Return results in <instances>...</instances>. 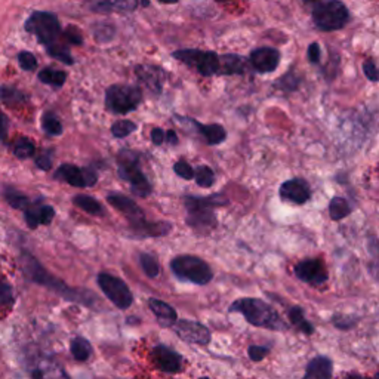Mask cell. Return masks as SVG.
I'll return each mask as SVG.
<instances>
[{
  "mask_svg": "<svg viewBox=\"0 0 379 379\" xmlns=\"http://www.w3.org/2000/svg\"><path fill=\"white\" fill-rule=\"evenodd\" d=\"M39 79L43 83L54 85V86H63L66 79H67V74L61 70H56V68H44L39 73Z\"/></svg>",
  "mask_w": 379,
  "mask_h": 379,
  "instance_id": "obj_27",
  "label": "cell"
},
{
  "mask_svg": "<svg viewBox=\"0 0 379 379\" xmlns=\"http://www.w3.org/2000/svg\"><path fill=\"white\" fill-rule=\"evenodd\" d=\"M119 175L131 186V190L138 197H148L153 191L150 181L138 166V155L132 151H122L119 157Z\"/></svg>",
  "mask_w": 379,
  "mask_h": 379,
  "instance_id": "obj_7",
  "label": "cell"
},
{
  "mask_svg": "<svg viewBox=\"0 0 379 379\" xmlns=\"http://www.w3.org/2000/svg\"><path fill=\"white\" fill-rule=\"evenodd\" d=\"M295 276L304 283H308L311 286H320L327 282L329 275L325 264L320 260L315 258H308V260L299 261L295 268Z\"/></svg>",
  "mask_w": 379,
  "mask_h": 379,
  "instance_id": "obj_12",
  "label": "cell"
},
{
  "mask_svg": "<svg viewBox=\"0 0 379 379\" xmlns=\"http://www.w3.org/2000/svg\"><path fill=\"white\" fill-rule=\"evenodd\" d=\"M13 301L12 289L8 284L0 283V306H8Z\"/></svg>",
  "mask_w": 379,
  "mask_h": 379,
  "instance_id": "obj_42",
  "label": "cell"
},
{
  "mask_svg": "<svg viewBox=\"0 0 379 379\" xmlns=\"http://www.w3.org/2000/svg\"><path fill=\"white\" fill-rule=\"evenodd\" d=\"M6 200L8 203L15 207V209H27L28 207V199L24 194H20L15 190H8L6 191Z\"/></svg>",
  "mask_w": 379,
  "mask_h": 379,
  "instance_id": "obj_34",
  "label": "cell"
},
{
  "mask_svg": "<svg viewBox=\"0 0 379 379\" xmlns=\"http://www.w3.org/2000/svg\"><path fill=\"white\" fill-rule=\"evenodd\" d=\"M351 205L345 197L335 195L332 197V200L329 202V215L333 221H341L345 219L347 217H350L351 214Z\"/></svg>",
  "mask_w": 379,
  "mask_h": 379,
  "instance_id": "obj_24",
  "label": "cell"
},
{
  "mask_svg": "<svg viewBox=\"0 0 379 379\" xmlns=\"http://www.w3.org/2000/svg\"><path fill=\"white\" fill-rule=\"evenodd\" d=\"M140 264L144 270L145 275L151 279H155L159 276V272H160V265L157 263L156 258L153 255H150V253H141L140 255Z\"/></svg>",
  "mask_w": 379,
  "mask_h": 379,
  "instance_id": "obj_30",
  "label": "cell"
},
{
  "mask_svg": "<svg viewBox=\"0 0 379 379\" xmlns=\"http://www.w3.org/2000/svg\"><path fill=\"white\" fill-rule=\"evenodd\" d=\"M8 128H9V120H8V117L4 114V112L0 110V138H2V140H6Z\"/></svg>",
  "mask_w": 379,
  "mask_h": 379,
  "instance_id": "obj_48",
  "label": "cell"
},
{
  "mask_svg": "<svg viewBox=\"0 0 379 379\" xmlns=\"http://www.w3.org/2000/svg\"><path fill=\"white\" fill-rule=\"evenodd\" d=\"M0 98H2L5 102L11 104V102H18V101H23L24 100V95L21 92H18V90L15 89H11V88H2L0 89Z\"/></svg>",
  "mask_w": 379,
  "mask_h": 379,
  "instance_id": "obj_40",
  "label": "cell"
},
{
  "mask_svg": "<svg viewBox=\"0 0 379 379\" xmlns=\"http://www.w3.org/2000/svg\"><path fill=\"white\" fill-rule=\"evenodd\" d=\"M143 92L138 86L113 85L105 92V105L114 114H126L141 104Z\"/></svg>",
  "mask_w": 379,
  "mask_h": 379,
  "instance_id": "obj_8",
  "label": "cell"
},
{
  "mask_svg": "<svg viewBox=\"0 0 379 379\" xmlns=\"http://www.w3.org/2000/svg\"><path fill=\"white\" fill-rule=\"evenodd\" d=\"M270 354V347H267V345H256V344H253V345H251L249 348H248V356H249V359L252 360V361H263L267 356Z\"/></svg>",
  "mask_w": 379,
  "mask_h": 379,
  "instance_id": "obj_37",
  "label": "cell"
},
{
  "mask_svg": "<svg viewBox=\"0 0 379 379\" xmlns=\"http://www.w3.org/2000/svg\"><path fill=\"white\" fill-rule=\"evenodd\" d=\"M183 200L187 210L186 222L199 236H207L217 229L218 218L215 210L230 203V200L219 193L210 195H184Z\"/></svg>",
  "mask_w": 379,
  "mask_h": 379,
  "instance_id": "obj_1",
  "label": "cell"
},
{
  "mask_svg": "<svg viewBox=\"0 0 379 379\" xmlns=\"http://www.w3.org/2000/svg\"><path fill=\"white\" fill-rule=\"evenodd\" d=\"M64 37H66L68 42L74 43V44H80V43H82V36H80V33L78 32V28H74V27H68V28H67V32H66Z\"/></svg>",
  "mask_w": 379,
  "mask_h": 379,
  "instance_id": "obj_46",
  "label": "cell"
},
{
  "mask_svg": "<svg viewBox=\"0 0 379 379\" xmlns=\"http://www.w3.org/2000/svg\"><path fill=\"white\" fill-rule=\"evenodd\" d=\"M188 122L197 129L207 145H219L227 140V131L222 125L212 124V125H203L191 117H186Z\"/></svg>",
  "mask_w": 379,
  "mask_h": 379,
  "instance_id": "obj_19",
  "label": "cell"
},
{
  "mask_svg": "<svg viewBox=\"0 0 379 379\" xmlns=\"http://www.w3.org/2000/svg\"><path fill=\"white\" fill-rule=\"evenodd\" d=\"M42 125H43V129L44 132H47L48 135H59L63 132V125L61 122H59L58 117L54 114V113H47L43 116L42 119Z\"/></svg>",
  "mask_w": 379,
  "mask_h": 379,
  "instance_id": "obj_32",
  "label": "cell"
},
{
  "mask_svg": "<svg viewBox=\"0 0 379 379\" xmlns=\"http://www.w3.org/2000/svg\"><path fill=\"white\" fill-rule=\"evenodd\" d=\"M350 21V12L341 0L317 4L313 11V23L322 32H337Z\"/></svg>",
  "mask_w": 379,
  "mask_h": 379,
  "instance_id": "obj_6",
  "label": "cell"
},
{
  "mask_svg": "<svg viewBox=\"0 0 379 379\" xmlns=\"http://www.w3.org/2000/svg\"><path fill=\"white\" fill-rule=\"evenodd\" d=\"M221 68L219 76H234V74H245L246 71V59L236 54L221 55Z\"/></svg>",
  "mask_w": 379,
  "mask_h": 379,
  "instance_id": "obj_22",
  "label": "cell"
},
{
  "mask_svg": "<svg viewBox=\"0 0 379 379\" xmlns=\"http://www.w3.org/2000/svg\"><path fill=\"white\" fill-rule=\"evenodd\" d=\"M36 164H37V168L42 169V171H48L51 168V164H52V157L49 153H44L42 156H39L36 159Z\"/></svg>",
  "mask_w": 379,
  "mask_h": 379,
  "instance_id": "obj_45",
  "label": "cell"
},
{
  "mask_svg": "<svg viewBox=\"0 0 379 379\" xmlns=\"http://www.w3.org/2000/svg\"><path fill=\"white\" fill-rule=\"evenodd\" d=\"M249 63L252 68L260 73V74H267L276 71L279 64H280V52L275 48H258L251 52Z\"/></svg>",
  "mask_w": 379,
  "mask_h": 379,
  "instance_id": "obj_15",
  "label": "cell"
},
{
  "mask_svg": "<svg viewBox=\"0 0 379 379\" xmlns=\"http://www.w3.org/2000/svg\"><path fill=\"white\" fill-rule=\"evenodd\" d=\"M194 179H195V184L199 187L210 188L212 186L215 184L217 178H215V172L212 171L209 166L200 164L194 169Z\"/></svg>",
  "mask_w": 379,
  "mask_h": 379,
  "instance_id": "obj_25",
  "label": "cell"
},
{
  "mask_svg": "<svg viewBox=\"0 0 379 379\" xmlns=\"http://www.w3.org/2000/svg\"><path fill=\"white\" fill-rule=\"evenodd\" d=\"M333 376V363L327 356L314 357L306 368L304 379H330Z\"/></svg>",
  "mask_w": 379,
  "mask_h": 379,
  "instance_id": "obj_21",
  "label": "cell"
},
{
  "mask_svg": "<svg viewBox=\"0 0 379 379\" xmlns=\"http://www.w3.org/2000/svg\"><path fill=\"white\" fill-rule=\"evenodd\" d=\"M172 327L176 333V337L187 344L207 345L212 341L210 330L199 322L187 320V318H184V320H179L178 318Z\"/></svg>",
  "mask_w": 379,
  "mask_h": 379,
  "instance_id": "obj_11",
  "label": "cell"
},
{
  "mask_svg": "<svg viewBox=\"0 0 379 379\" xmlns=\"http://www.w3.org/2000/svg\"><path fill=\"white\" fill-rule=\"evenodd\" d=\"M151 356H153V361L157 369L164 373H178L183 371V356L169 347L157 345L153 348Z\"/></svg>",
  "mask_w": 379,
  "mask_h": 379,
  "instance_id": "obj_14",
  "label": "cell"
},
{
  "mask_svg": "<svg viewBox=\"0 0 379 379\" xmlns=\"http://www.w3.org/2000/svg\"><path fill=\"white\" fill-rule=\"evenodd\" d=\"M148 307L156 315L159 325H162L163 327H172L175 325V322L178 320V313L175 311V308L169 304H166L164 301L150 298Z\"/></svg>",
  "mask_w": 379,
  "mask_h": 379,
  "instance_id": "obj_20",
  "label": "cell"
},
{
  "mask_svg": "<svg viewBox=\"0 0 379 379\" xmlns=\"http://www.w3.org/2000/svg\"><path fill=\"white\" fill-rule=\"evenodd\" d=\"M135 129H136V125L131 122V120H119V122H116L112 126V132L116 138H125V136L131 135Z\"/></svg>",
  "mask_w": 379,
  "mask_h": 379,
  "instance_id": "obj_33",
  "label": "cell"
},
{
  "mask_svg": "<svg viewBox=\"0 0 379 379\" xmlns=\"http://www.w3.org/2000/svg\"><path fill=\"white\" fill-rule=\"evenodd\" d=\"M287 317H289V320H291V326L295 327L298 332L306 333V335L308 337L315 332L314 326L307 320L304 308L302 307L299 306L291 307L289 310H287Z\"/></svg>",
  "mask_w": 379,
  "mask_h": 379,
  "instance_id": "obj_23",
  "label": "cell"
},
{
  "mask_svg": "<svg viewBox=\"0 0 379 379\" xmlns=\"http://www.w3.org/2000/svg\"><path fill=\"white\" fill-rule=\"evenodd\" d=\"M25 30L28 33L35 35L40 43L47 47V51L64 61L66 64H73V58L67 52V49L63 47L61 42V27H59V21L54 13L49 12H35L32 13L25 23Z\"/></svg>",
  "mask_w": 379,
  "mask_h": 379,
  "instance_id": "obj_2",
  "label": "cell"
},
{
  "mask_svg": "<svg viewBox=\"0 0 379 379\" xmlns=\"http://www.w3.org/2000/svg\"><path fill=\"white\" fill-rule=\"evenodd\" d=\"M18 61H20V66L21 68L27 70V71H32L37 67V61H36V58L33 54H30V52H21L18 55Z\"/></svg>",
  "mask_w": 379,
  "mask_h": 379,
  "instance_id": "obj_41",
  "label": "cell"
},
{
  "mask_svg": "<svg viewBox=\"0 0 379 379\" xmlns=\"http://www.w3.org/2000/svg\"><path fill=\"white\" fill-rule=\"evenodd\" d=\"M363 73H365L371 82H379V67L373 59H366V61L363 63Z\"/></svg>",
  "mask_w": 379,
  "mask_h": 379,
  "instance_id": "obj_39",
  "label": "cell"
},
{
  "mask_svg": "<svg viewBox=\"0 0 379 379\" xmlns=\"http://www.w3.org/2000/svg\"><path fill=\"white\" fill-rule=\"evenodd\" d=\"M151 141H153L155 145H162L166 141V132L160 128H155L151 131Z\"/></svg>",
  "mask_w": 379,
  "mask_h": 379,
  "instance_id": "obj_47",
  "label": "cell"
},
{
  "mask_svg": "<svg viewBox=\"0 0 379 379\" xmlns=\"http://www.w3.org/2000/svg\"><path fill=\"white\" fill-rule=\"evenodd\" d=\"M107 202L128 218L135 233L141 237H160L171 233L172 224L169 222H148L144 218L143 209L124 194H110Z\"/></svg>",
  "mask_w": 379,
  "mask_h": 379,
  "instance_id": "obj_4",
  "label": "cell"
},
{
  "mask_svg": "<svg viewBox=\"0 0 379 379\" xmlns=\"http://www.w3.org/2000/svg\"><path fill=\"white\" fill-rule=\"evenodd\" d=\"M179 63L186 64L190 68H194L203 78H212L218 76L221 68V58L217 52L200 51V49H181L172 54Z\"/></svg>",
  "mask_w": 379,
  "mask_h": 379,
  "instance_id": "obj_9",
  "label": "cell"
},
{
  "mask_svg": "<svg viewBox=\"0 0 379 379\" xmlns=\"http://www.w3.org/2000/svg\"><path fill=\"white\" fill-rule=\"evenodd\" d=\"M15 156L20 159H27L32 157L35 155V145L30 143L28 140H20L17 144H15Z\"/></svg>",
  "mask_w": 379,
  "mask_h": 379,
  "instance_id": "obj_36",
  "label": "cell"
},
{
  "mask_svg": "<svg viewBox=\"0 0 379 379\" xmlns=\"http://www.w3.org/2000/svg\"><path fill=\"white\" fill-rule=\"evenodd\" d=\"M166 143H169L171 145H176L178 144V135L175 131H168L166 132Z\"/></svg>",
  "mask_w": 379,
  "mask_h": 379,
  "instance_id": "obj_49",
  "label": "cell"
},
{
  "mask_svg": "<svg viewBox=\"0 0 379 379\" xmlns=\"http://www.w3.org/2000/svg\"><path fill=\"white\" fill-rule=\"evenodd\" d=\"M301 85V78L299 76L292 70L287 71L283 78H280L277 82H276V86L283 90V92H294V90H296Z\"/></svg>",
  "mask_w": 379,
  "mask_h": 379,
  "instance_id": "obj_29",
  "label": "cell"
},
{
  "mask_svg": "<svg viewBox=\"0 0 379 379\" xmlns=\"http://www.w3.org/2000/svg\"><path fill=\"white\" fill-rule=\"evenodd\" d=\"M28 258V260H27V263H25V275L30 277V279H32V280H35V282H37V283H42V284H44V286H49V287H52V289H55V291H64V286H63V283L61 282H58L56 279H54L51 275H48V272L47 271H44L39 264H37V261L36 260H33V258H30V256H27Z\"/></svg>",
  "mask_w": 379,
  "mask_h": 379,
  "instance_id": "obj_18",
  "label": "cell"
},
{
  "mask_svg": "<svg viewBox=\"0 0 379 379\" xmlns=\"http://www.w3.org/2000/svg\"><path fill=\"white\" fill-rule=\"evenodd\" d=\"M73 202H74L76 206L83 209L85 212H88V214H90V215H102L104 214L102 206L94 199V197L80 194V195H76Z\"/></svg>",
  "mask_w": 379,
  "mask_h": 379,
  "instance_id": "obj_26",
  "label": "cell"
},
{
  "mask_svg": "<svg viewBox=\"0 0 379 379\" xmlns=\"http://www.w3.org/2000/svg\"><path fill=\"white\" fill-rule=\"evenodd\" d=\"M71 354L76 360L85 361L92 354V348H90V344L86 339L74 338L71 341Z\"/></svg>",
  "mask_w": 379,
  "mask_h": 379,
  "instance_id": "obj_28",
  "label": "cell"
},
{
  "mask_svg": "<svg viewBox=\"0 0 379 379\" xmlns=\"http://www.w3.org/2000/svg\"><path fill=\"white\" fill-rule=\"evenodd\" d=\"M55 217V210L52 206H40V224L48 225Z\"/></svg>",
  "mask_w": 379,
  "mask_h": 379,
  "instance_id": "obj_44",
  "label": "cell"
},
{
  "mask_svg": "<svg viewBox=\"0 0 379 379\" xmlns=\"http://www.w3.org/2000/svg\"><path fill=\"white\" fill-rule=\"evenodd\" d=\"M98 284L104 295L107 296L117 308L126 310L132 306L133 296L124 280L107 275V272H102V275L98 276Z\"/></svg>",
  "mask_w": 379,
  "mask_h": 379,
  "instance_id": "obj_10",
  "label": "cell"
},
{
  "mask_svg": "<svg viewBox=\"0 0 379 379\" xmlns=\"http://www.w3.org/2000/svg\"><path fill=\"white\" fill-rule=\"evenodd\" d=\"M229 313H239L246 318V322L255 327H263L275 332L289 330L283 317L264 299L260 298H240L231 302Z\"/></svg>",
  "mask_w": 379,
  "mask_h": 379,
  "instance_id": "obj_3",
  "label": "cell"
},
{
  "mask_svg": "<svg viewBox=\"0 0 379 379\" xmlns=\"http://www.w3.org/2000/svg\"><path fill=\"white\" fill-rule=\"evenodd\" d=\"M171 270L178 280L197 286H205L214 280V271L210 265L195 255L175 256L171 261Z\"/></svg>",
  "mask_w": 379,
  "mask_h": 379,
  "instance_id": "obj_5",
  "label": "cell"
},
{
  "mask_svg": "<svg viewBox=\"0 0 379 379\" xmlns=\"http://www.w3.org/2000/svg\"><path fill=\"white\" fill-rule=\"evenodd\" d=\"M174 172L179 176V178H183L186 181H191L194 179V169H193V166L186 162V160H178L175 164H174Z\"/></svg>",
  "mask_w": 379,
  "mask_h": 379,
  "instance_id": "obj_35",
  "label": "cell"
},
{
  "mask_svg": "<svg viewBox=\"0 0 379 379\" xmlns=\"http://www.w3.org/2000/svg\"><path fill=\"white\" fill-rule=\"evenodd\" d=\"M279 195L283 202L306 205L311 199V188L304 178H292L280 186Z\"/></svg>",
  "mask_w": 379,
  "mask_h": 379,
  "instance_id": "obj_13",
  "label": "cell"
},
{
  "mask_svg": "<svg viewBox=\"0 0 379 379\" xmlns=\"http://www.w3.org/2000/svg\"><path fill=\"white\" fill-rule=\"evenodd\" d=\"M320 58H322L320 44H318L317 42H313L308 47V59L313 64H318L320 63Z\"/></svg>",
  "mask_w": 379,
  "mask_h": 379,
  "instance_id": "obj_43",
  "label": "cell"
},
{
  "mask_svg": "<svg viewBox=\"0 0 379 379\" xmlns=\"http://www.w3.org/2000/svg\"><path fill=\"white\" fill-rule=\"evenodd\" d=\"M217 2H225V0H217Z\"/></svg>",
  "mask_w": 379,
  "mask_h": 379,
  "instance_id": "obj_52",
  "label": "cell"
},
{
  "mask_svg": "<svg viewBox=\"0 0 379 379\" xmlns=\"http://www.w3.org/2000/svg\"><path fill=\"white\" fill-rule=\"evenodd\" d=\"M302 2L307 4V5H317V4H320V0H302Z\"/></svg>",
  "mask_w": 379,
  "mask_h": 379,
  "instance_id": "obj_50",
  "label": "cell"
},
{
  "mask_svg": "<svg viewBox=\"0 0 379 379\" xmlns=\"http://www.w3.org/2000/svg\"><path fill=\"white\" fill-rule=\"evenodd\" d=\"M376 376H379V373H376Z\"/></svg>",
  "mask_w": 379,
  "mask_h": 379,
  "instance_id": "obj_53",
  "label": "cell"
},
{
  "mask_svg": "<svg viewBox=\"0 0 379 379\" xmlns=\"http://www.w3.org/2000/svg\"><path fill=\"white\" fill-rule=\"evenodd\" d=\"M359 320H360L359 317L347 315V314H335V315H332V318H330L332 325L339 330H350V329L356 327Z\"/></svg>",
  "mask_w": 379,
  "mask_h": 379,
  "instance_id": "obj_31",
  "label": "cell"
},
{
  "mask_svg": "<svg viewBox=\"0 0 379 379\" xmlns=\"http://www.w3.org/2000/svg\"><path fill=\"white\" fill-rule=\"evenodd\" d=\"M138 79L155 94H162V88L166 74L160 67L156 66H138L135 70Z\"/></svg>",
  "mask_w": 379,
  "mask_h": 379,
  "instance_id": "obj_17",
  "label": "cell"
},
{
  "mask_svg": "<svg viewBox=\"0 0 379 379\" xmlns=\"http://www.w3.org/2000/svg\"><path fill=\"white\" fill-rule=\"evenodd\" d=\"M56 178L73 187H90L97 183V175L90 169H79L74 164H63L56 171Z\"/></svg>",
  "mask_w": 379,
  "mask_h": 379,
  "instance_id": "obj_16",
  "label": "cell"
},
{
  "mask_svg": "<svg viewBox=\"0 0 379 379\" xmlns=\"http://www.w3.org/2000/svg\"><path fill=\"white\" fill-rule=\"evenodd\" d=\"M159 2L162 4H166V5H172V4H176L178 0H159Z\"/></svg>",
  "mask_w": 379,
  "mask_h": 379,
  "instance_id": "obj_51",
  "label": "cell"
},
{
  "mask_svg": "<svg viewBox=\"0 0 379 379\" xmlns=\"http://www.w3.org/2000/svg\"><path fill=\"white\" fill-rule=\"evenodd\" d=\"M25 221L30 229H35L40 224V206H30L25 209Z\"/></svg>",
  "mask_w": 379,
  "mask_h": 379,
  "instance_id": "obj_38",
  "label": "cell"
}]
</instances>
